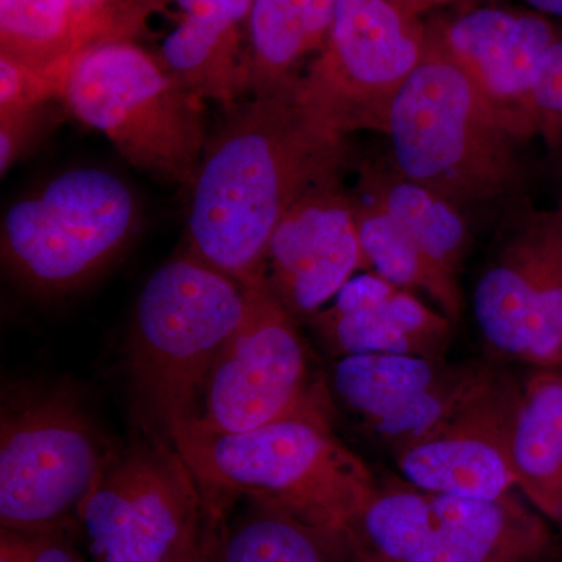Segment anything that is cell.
Returning <instances> with one entry per match:
<instances>
[{
	"label": "cell",
	"instance_id": "8992f818",
	"mask_svg": "<svg viewBox=\"0 0 562 562\" xmlns=\"http://www.w3.org/2000/svg\"><path fill=\"white\" fill-rule=\"evenodd\" d=\"M136 221L138 205L124 180L103 169H70L7 211L3 266L32 291L68 292L124 249Z\"/></svg>",
	"mask_w": 562,
	"mask_h": 562
},
{
	"label": "cell",
	"instance_id": "83f0119b",
	"mask_svg": "<svg viewBox=\"0 0 562 562\" xmlns=\"http://www.w3.org/2000/svg\"><path fill=\"white\" fill-rule=\"evenodd\" d=\"M54 95H58L54 80L0 54V117L36 111Z\"/></svg>",
	"mask_w": 562,
	"mask_h": 562
},
{
	"label": "cell",
	"instance_id": "5b68a950",
	"mask_svg": "<svg viewBox=\"0 0 562 562\" xmlns=\"http://www.w3.org/2000/svg\"><path fill=\"white\" fill-rule=\"evenodd\" d=\"M246 308L241 283L187 251L144 284L128 355L136 390L166 432L194 416L206 376Z\"/></svg>",
	"mask_w": 562,
	"mask_h": 562
},
{
	"label": "cell",
	"instance_id": "cb8c5ba5",
	"mask_svg": "<svg viewBox=\"0 0 562 562\" xmlns=\"http://www.w3.org/2000/svg\"><path fill=\"white\" fill-rule=\"evenodd\" d=\"M0 54L60 85L81 50L69 0H0Z\"/></svg>",
	"mask_w": 562,
	"mask_h": 562
},
{
	"label": "cell",
	"instance_id": "ba28073f",
	"mask_svg": "<svg viewBox=\"0 0 562 562\" xmlns=\"http://www.w3.org/2000/svg\"><path fill=\"white\" fill-rule=\"evenodd\" d=\"M111 454L66 392L3 403L0 528L79 535L81 505Z\"/></svg>",
	"mask_w": 562,
	"mask_h": 562
},
{
	"label": "cell",
	"instance_id": "9c48e42d",
	"mask_svg": "<svg viewBox=\"0 0 562 562\" xmlns=\"http://www.w3.org/2000/svg\"><path fill=\"white\" fill-rule=\"evenodd\" d=\"M428 32L392 0H339L335 21L299 90L335 131L386 135L392 103L419 66Z\"/></svg>",
	"mask_w": 562,
	"mask_h": 562
},
{
	"label": "cell",
	"instance_id": "8fae6325",
	"mask_svg": "<svg viewBox=\"0 0 562 562\" xmlns=\"http://www.w3.org/2000/svg\"><path fill=\"white\" fill-rule=\"evenodd\" d=\"M241 325L221 350L191 422L210 431L260 428L325 401L310 380L301 331L265 277L246 284Z\"/></svg>",
	"mask_w": 562,
	"mask_h": 562
},
{
	"label": "cell",
	"instance_id": "277c9868",
	"mask_svg": "<svg viewBox=\"0 0 562 562\" xmlns=\"http://www.w3.org/2000/svg\"><path fill=\"white\" fill-rule=\"evenodd\" d=\"M58 98L135 168L191 187L206 147L202 99L127 40L95 41L70 60Z\"/></svg>",
	"mask_w": 562,
	"mask_h": 562
},
{
	"label": "cell",
	"instance_id": "836d02e7",
	"mask_svg": "<svg viewBox=\"0 0 562 562\" xmlns=\"http://www.w3.org/2000/svg\"><path fill=\"white\" fill-rule=\"evenodd\" d=\"M203 553H205V546H203V550H202L201 554H199L198 558H194V560H192L190 562H205V560H203Z\"/></svg>",
	"mask_w": 562,
	"mask_h": 562
},
{
	"label": "cell",
	"instance_id": "3957f363",
	"mask_svg": "<svg viewBox=\"0 0 562 562\" xmlns=\"http://www.w3.org/2000/svg\"><path fill=\"white\" fill-rule=\"evenodd\" d=\"M386 136L397 171L468 216L508 205L522 188L519 136L431 32L392 103Z\"/></svg>",
	"mask_w": 562,
	"mask_h": 562
},
{
	"label": "cell",
	"instance_id": "30bf717a",
	"mask_svg": "<svg viewBox=\"0 0 562 562\" xmlns=\"http://www.w3.org/2000/svg\"><path fill=\"white\" fill-rule=\"evenodd\" d=\"M472 306L497 353L543 368L562 364V209L508 213Z\"/></svg>",
	"mask_w": 562,
	"mask_h": 562
},
{
	"label": "cell",
	"instance_id": "5bb4252c",
	"mask_svg": "<svg viewBox=\"0 0 562 562\" xmlns=\"http://www.w3.org/2000/svg\"><path fill=\"white\" fill-rule=\"evenodd\" d=\"M366 268L353 202L336 177L305 192L277 225L265 280L295 319L310 321Z\"/></svg>",
	"mask_w": 562,
	"mask_h": 562
},
{
	"label": "cell",
	"instance_id": "1f68e13d",
	"mask_svg": "<svg viewBox=\"0 0 562 562\" xmlns=\"http://www.w3.org/2000/svg\"><path fill=\"white\" fill-rule=\"evenodd\" d=\"M392 2L397 3L401 9L408 11L413 16L419 18L425 11L443 5V3L453 2V0H392Z\"/></svg>",
	"mask_w": 562,
	"mask_h": 562
},
{
	"label": "cell",
	"instance_id": "e575fe53",
	"mask_svg": "<svg viewBox=\"0 0 562 562\" xmlns=\"http://www.w3.org/2000/svg\"><path fill=\"white\" fill-rule=\"evenodd\" d=\"M561 375H562V373H561Z\"/></svg>",
	"mask_w": 562,
	"mask_h": 562
},
{
	"label": "cell",
	"instance_id": "e0dca14e",
	"mask_svg": "<svg viewBox=\"0 0 562 562\" xmlns=\"http://www.w3.org/2000/svg\"><path fill=\"white\" fill-rule=\"evenodd\" d=\"M251 3L254 0H155L147 13L160 11L172 25L162 29L157 47L147 52L195 98L232 105L247 91L244 41Z\"/></svg>",
	"mask_w": 562,
	"mask_h": 562
},
{
	"label": "cell",
	"instance_id": "4316f807",
	"mask_svg": "<svg viewBox=\"0 0 562 562\" xmlns=\"http://www.w3.org/2000/svg\"><path fill=\"white\" fill-rule=\"evenodd\" d=\"M77 538L70 531L0 528V562H92L77 546Z\"/></svg>",
	"mask_w": 562,
	"mask_h": 562
},
{
	"label": "cell",
	"instance_id": "603a6c76",
	"mask_svg": "<svg viewBox=\"0 0 562 562\" xmlns=\"http://www.w3.org/2000/svg\"><path fill=\"white\" fill-rule=\"evenodd\" d=\"M350 198L366 266L394 286L424 291L447 316H460L462 295L450 290L432 271L401 222L361 192L353 190Z\"/></svg>",
	"mask_w": 562,
	"mask_h": 562
},
{
	"label": "cell",
	"instance_id": "7a4b0ae2",
	"mask_svg": "<svg viewBox=\"0 0 562 562\" xmlns=\"http://www.w3.org/2000/svg\"><path fill=\"white\" fill-rule=\"evenodd\" d=\"M168 435L214 517L224 501L246 497L349 532L380 490L369 465L336 438L324 401L249 431H210L184 420Z\"/></svg>",
	"mask_w": 562,
	"mask_h": 562
},
{
	"label": "cell",
	"instance_id": "44dd1931",
	"mask_svg": "<svg viewBox=\"0 0 562 562\" xmlns=\"http://www.w3.org/2000/svg\"><path fill=\"white\" fill-rule=\"evenodd\" d=\"M338 3L339 0H254L244 50L247 91H269L297 77V66L324 47Z\"/></svg>",
	"mask_w": 562,
	"mask_h": 562
},
{
	"label": "cell",
	"instance_id": "484cf974",
	"mask_svg": "<svg viewBox=\"0 0 562 562\" xmlns=\"http://www.w3.org/2000/svg\"><path fill=\"white\" fill-rule=\"evenodd\" d=\"M535 133H541L562 192V36L547 52L532 90ZM562 209V206H561Z\"/></svg>",
	"mask_w": 562,
	"mask_h": 562
},
{
	"label": "cell",
	"instance_id": "ac0fdd59",
	"mask_svg": "<svg viewBox=\"0 0 562 562\" xmlns=\"http://www.w3.org/2000/svg\"><path fill=\"white\" fill-rule=\"evenodd\" d=\"M412 562H561V546L513 492L497 501L432 494L430 531Z\"/></svg>",
	"mask_w": 562,
	"mask_h": 562
},
{
	"label": "cell",
	"instance_id": "ffe728a7",
	"mask_svg": "<svg viewBox=\"0 0 562 562\" xmlns=\"http://www.w3.org/2000/svg\"><path fill=\"white\" fill-rule=\"evenodd\" d=\"M205 562H362L349 532L328 530L249 501L231 519L214 517Z\"/></svg>",
	"mask_w": 562,
	"mask_h": 562
},
{
	"label": "cell",
	"instance_id": "d6986e66",
	"mask_svg": "<svg viewBox=\"0 0 562 562\" xmlns=\"http://www.w3.org/2000/svg\"><path fill=\"white\" fill-rule=\"evenodd\" d=\"M355 191L368 195L401 222L432 271L461 294L458 277L471 243L468 214L403 176L391 160L362 162Z\"/></svg>",
	"mask_w": 562,
	"mask_h": 562
},
{
	"label": "cell",
	"instance_id": "7402d4cb",
	"mask_svg": "<svg viewBox=\"0 0 562 562\" xmlns=\"http://www.w3.org/2000/svg\"><path fill=\"white\" fill-rule=\"evenodd\" d=\"M512 458L516 487L562 532V375L531 376L520 392Z\"/></svg>",
	"mask_w": 562,
	"mask_h": 562
},
{
	"label": "cell",
	"instance_id": "9a60e30c",
	"mask_svg": "<svg viewBox=\"0 0 562 562\" xmlns=\"http://www.w3.org/2000/svg\"><path fill=\"white\" fill-rule=\"evenodd\" d=\"M520 139L535 133L532 90L560 33L538 11L480 7L431 32Z\"/></svg>",
	"mask_w": 562,
	"mask_h": 562
},
{
	"label": "cell",
	"instance_id": "7c38bea8",
	"mask_svg": "<svg viewBox=\"0 0 562 562\" xmlns=\"http://www.w3.org/2000/svg\"><path fill=\"white\" fill-rule=\"evenodd\" d=\"M483 362L349 355L333 366L336 398L397 457L438 430L495 376Z\"/></svg>",
	"mask_w": 562,
	"mask_h": 562
},
{
	"label": "cell",
	"instance_id": "d4e9b609",
	"mask_svg": "<svg viewBox=\"0 0 562 562\" xmlns=\"http://www.w3.org/2000/svg\"><path fill=\"white\" fill-rule=\"evenodd\" d=\"M432 494L419 487L380 486L349 536L362 562H412L430 531Z\"/></svg>",
	"mask_w": 562,
	"mask_h": 562
},
{
	"label": "cell",
	"instance_id": "2e32d148",
	"mask_svg": "<svg viewBox=\"0 0 562 562\" xmlns=\"http://www.w3.org/2000/svg\"><path fill=\"white\" fill-rule=\"evenodd\" d=\"M308 322L338 358L387 353L446 360L450 339L446 316L375 272L355 276Z\"/></svg>",
	"mask_w": 562,
	"mask_h": 562
},
{
	"label": "cell",
	"instance_id": "f546056e",
	"mask_svg": "<svg viewBox=\"0 0 562 562\" xmlns=\"http://www.w3.org/2000/svg\"><path fill=\"white\" fill-rule=\"evenodd\" d=\"M35 113L14 114L0 117V171L5 173L20 158L25 144L32 136Z\"/></svg>",
	"mask_w": 562,
	"mask_h": 562
},
{
	"label": "cell",
	"instance_id": "d6a6232c",
	"mask_svg": "<svg viewBox=\"0 0 562 562\" xmlns=\"http://www.w3.org/2000/svg\"><path fill=\"white\" fill-rule=\"evenodd\" d=\"M531 10L546 16L562 18V0H524Z\"/></svg>",
	"mask_w": 562,
	"mask_h": 562
},
{
	"label": "cell",
	"instance_id": "f1b7e54d",
	"mask_svg": "<svg viewBox=\"0 0 562 562\" xmlns=\"http://www.w3.org/2000/svg\"><path fill=\"white\" fill-rule=\"evenodd\" d=\"M69 2L77 32H79L81 49L95 41L105 38L113 0H69Z\"/></svg>",
	"mask_w": 562,
	"mask_h": 562
},
{
	"label": "cell",
	"instance_id": "4fadbf2b",
	"mask_svg": "<svg viewBox=\"0 0 562 562\" xmlns=\"http://www.w3.org/2000/svg\"><path fill=\"white\" fill-rule=\"evenodd\" d=\"M522 387L495 373L475 397L398 453L406 482L431 494L497 501L516 487L512 443Z\"/></svg>",
	"mask_w": 562,
	"mask_h": 562
},
{
	"label": "cell",
	"instance_id": "52a82bcc",
	"mask_svg": "<svg viewBox=\"0 0 562 562\" xmlns=\"http://www.w3.org/2000/svg\"><path fill=\"white\" fill-rule=\"evenodd\" d=\"M213 516L176 447L113 453L79 513L92 562H190Z\"/></svg>",
	"mask_w": 562,
	"mask_h": 562
},
{
	"label": "cell",
	"instance_id": "4dcf8cb0",
	"mask_svg": "<svg viewBox=\"0 0 562 562\" xmlns=\"http://www.w3.org/2000/svg\"><path fill=\"white\" fill-rule=\"evenodd\" d=\"M155 0H113L106 38L127 40Z\"/></svg>",
	"mask_w": 562,
	"mask_h": 562
},
{
	"label": "cell",
	"instance_id": "6da1fadb",
	"mask_svg": "<svg viewBox=\"0 0 562 562\" xmlns=\"http://www.w3.org/2000/svg\"><path fill=\"white\" fill-rule=\"evenodd\" d=\"M297 77L233 110L191 184L184 251L243 286L265 277L288 210L347 162L346 136L306 105Z\"/></svg>",
	"mask_w": 562,
	"mask_h": 562
}]
</instances>
